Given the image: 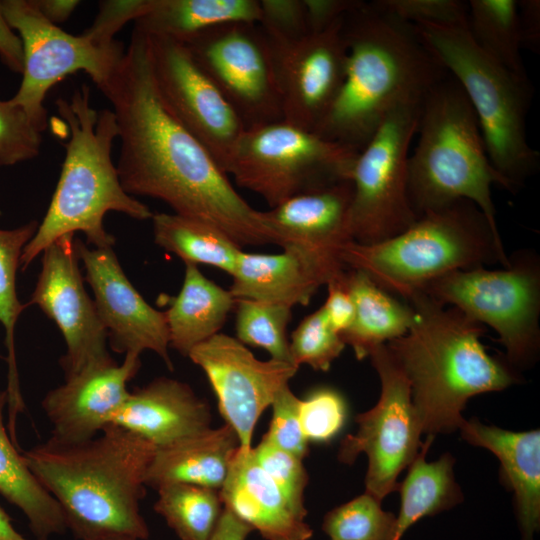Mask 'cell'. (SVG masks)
<instances>
[{"label": "cell", "instance_id": "cell-9", "mask_svg": "<svg viewBox=\"0 0 540 540\" xmlns=\"http://www.w3.org/2000/svg\"><path fill=\"white\" fill-rule=\"evenodd\" d=\"M357 156L282 119L245 129L225 172L273 208L298 194L350 180Z\"/></svg>", "mask_w": 540, "mask_h": 540}, {"label": "cell", "instance_id": "cell-36", "mask_svg": "<svg viewBox=\"0 0 540 540\" xmlns=\"http://www.w3.org/2000/svg\"><path fill=\"white\" fill-rule=\"evenodd\" d=\"M235 308V338L238 341L244 345L264 349L271 359L294 364L291 360L287 337L292 307L278 303L238 299Z\"/></svg>", "mask_w": 540, "mask_h": 540}, {"label": "cell", "instance_id": "cell-21", "mask_svg": "<svg viewBox=\"0 0 540 540\" xmlns=\"http://www.w3.org/2000/svg\"><path fill=\"white\" fill-rule=\"evenodd\" d=\"M346 269L337 249L288 244L278 254L241 251L229 291L235 300L307 305L321 286Z\"/></svg>", "mask_w": 540, "mask_h": 540}, {"label": "cell", "instance_id": "cell-5", "mask_svg": "<svg viewBox=\"0 0 540 540\" xmlns=\"http://www.w3.org/2000/svg\"><path fill=\"white\" fill-rule=\"evenodd\" d=\"M56 108L69 132L65 158L50 205L32 239L23 249L20 265L25 270L36 256L63 235L85 234L95 248L115 243L103 225L109 211L136 220L151 219L148 206L125 192L112 146L118 138L116 118L111 109H95L86 84L76 88L70 98H58Z\"/></svg>", "mask_w": 540, "mask_h": 540}, {"label": "cell", "instance_id": "cell-6", "mask_svg": "<svg viewBox=\"0 0 540 540\" xmlns=\"http://www.w3.org/2000/svg\"><path fill=\"white\" fill-rule=\"evenodd\" d=\"M340 258L347 268L364 272L403 300L454 271L509 265L499 231L465 199L423 213L408 229L385 241L347 242Z\"/></svg>", "mask_w": 540, "mask_h": 540}, {"label": "cell", "instance_id": "cell-47", "mask_svg": "<svg viewBox=\"0 0 540 540\" xmlns=\"http://www.w3.org/2000/svg\"><path fill=\"white\" fill-rule=\"evenodd\" d=\"M357 0H305L309 31H321L342 18Z\"/></svg>", "mask_w": 540, "mask_h": 540}, {"label": "cell", "instance_id": "cell-7", "mask_svg": "<svg viewBox=\"0 0 540 540\" xmlns=\"http://www.w3.org/2000/svg\"><path fill=\"white\" fill-rule=\"evenodd\" d=\"M416 133L418 142L408 159V195L417 218L465 199L499 231L491 187L511 188L493 167L475 112L449 74L425 96Z\"/></svg>", "mask_w": 540, "mask_h": 540}, {"label": "cell", "instance_id": "cell-43", "mask_svg": "<svg viewBox=\"0 0 540 540\" xmlns=\"http://www.w3.org/2000/svg\"><path fill=\"white\" fill-rule=\"evenodd\" d=\"M299 401L288 384L282 387L271 404L272 418L263 437L273 445L304 459L309 451V441L300 425Z\"/></svg>", "mask_w": 540, "mask_h": 540}, {"label": "cell", "instance_id": "cell-50", "mask_svg": "<svg viewBox=\"0 0 540 540\" xmlns=\"http://www.w3.org/2000/svg\"><path fill=\"white\" fill-rule=\"evenodd\" d=\"M254 530L231 511L223 508L217 526L209 540H246Z\"/></svg>", "mask_w": 540, "mask_h": 540}, {"label": "cell", "instance_id": "cell-46", "mask_svg": "<svg viewBox=\"0 0 540 540\" xmlns=\"http://www.w3.org/2000/svg\"><path fill=\"white\" fill-rule=\"evenodd\" d=\"M347 270L330 281L326 286L328 295L321 306L330 327L341 335L354 318V303L348 290Z\"/></svg>", "mask_w": 540, "mask_h": 540}, {"label": "cell", "instance_id": "cell-41", "mask_svg": "<svg viewBox=\"0 0 540 540\" xmlns=\"http://www.w3.org/2000/svg\"><path fill=\"white\" fill-rule=\"evenodd\" d=\"M346 404L335 390L322 388L299 401V420L308 441L327 442L342 429Z\"/></svg>", "mask_w": 540, "mask_h": 540}, {"label": "cell", "instance_id": "cell-22", "mask_svg": "<svg viewBox=\"0 0 540 540\" xmlns=\"http://www.w3.org/2000/svg\"><path fill=\"white\" fill-rule=\"evenodd\" d=\"M211 408L182 381L158 377L129 395L111 425L164 447L211 428Z\"/></svg>", "mask_w": 540, "mask_h": 540}, {"label": "cell", "instance_id": "cell-19", "mask_svg": "<svg viewBox=\"0 0 540 540\" xmlns=\"http://www.w3.org/2000/svg\"><path fill=\"white\" fill-rule=\"evenodd\" d=\"M77 251L85 280L113 351L141 355L156 353L173 370L169 330L164 311L149 305L128 280L112 247L88 248L79 239Z\"/></svg>", "mask_w": 540, "mask_h": 540}, {"label": "cell", "instance_id": "cell-40", "mask_svg": "<svg viewBox=\"0 0 540 540\" xmlns=\"http://www.w3.org/2000/svg\"><path fill=\"white\" fill-rule=\"evenodd\" d=\"M42 131L27 112L11 99H0V167L37 157Z\"/></svg>", "mask_w": 540, "mask_h": 540}, {"label": "cell", "instance_id": "cell-37", "mask_svg": "<svg viewBox=\"0 0 540 540\" xmlns=\"http://www.w3.org/2000/svg\"><path fill=\"white\" fill-rule=\"evenodd\" d=\"M322 530L330 540H395L396 516L364 492L327 512Z\"/></svg>", "mask_w": 540, "mask_h": 540}, {"label": "cell", "instance_id": "cell-2", "mask_svg": "<svg viewBox=\"0 0 540 540\" xmlns=\"http://www.w3.org/2000/svg\"><path fill=\"white\" fill-rule=\"evenodd\" d=\"M156 447L116 425L76 443L48 438L23 457L76 540H148L141 513Z\"/></svg>", "mask_w": 540, "mask_h": 540}, {"label": "cell", "instance_id": "cell-28", "mask_svg": "<svg viewBox=\"0 0 540 540\" xmlns=\"http://www.w3.org/2000/svg\"><path fill=\"white\" fill-rule=\"evenodd\" d=\"M347 285L354 303V318L340 336L358 360L408 332L415 319L410 304L385 291L360 270L348 268Z\"/></svg>", "mask_w": 540, "mask_h": 540}, {"label": "cell", "instance_id": "cell-8", "mask_svg": "<svg viewBox=\"0 0 540 540\" xmlns=\"http://www.w3.org/2000/svg\"><path fill=\"white\" fill-rule=\"evenodd\" d=\"M430 54L466 94L478 121L488 157L511 192L537 173L539 153L530 146L526 116L529 81L514 76L485 54L465 26L411 25Z\"/></svg>", "mask_w": 540, "mask_h": 540}, {"label": "cell", "instance_id": "cell-38", "mask_svg": "<svg viewBox=\"0 0 540 540\" xmlns=\"http://www.w3.org/2000/svg\"><path fill=\"white\" fill-rule=\"evenodd\" d=\"M341 336L328 324L319 307L307 315L291 334L289 351L298 367L309 365L317 371H328L345 348Z\"/></svg>", "mask_w": 540, "mask_h": 540}, {"label": "cell", "instance_id": "cell-31", "mask_svg": "<svg viewBox=\"0 0 540 540\" xmlns=\"http://www.w3.org/2000/svg\"><path fill=\"white\" fill-rule=\"evenodd\" d=\"M435 436L428 435L419 454L409 466L406 478L400 483V510L396 517L395 540L424 516H432L451 509L463 500L456 483L450 453L433 462L426 461V453Z\"/></svg>", "mask_w": 540, "mask_h": 540}, {"label": "cell", "instance_id": "cell-10", "mask_svg": "<svg viewBox=\"0 0 540 540\" xmlns=\"http://www.w3.org/2000/svg\"><path fill=\"white\" fill-rule=\"evenodd\" d=\"M420 291L493 328L510 363L526 365L536 357L540 345V260L535 252L514 253L502 269L482 266L448 273Z\"/></svg>", "mask_w": 540, "mask_h": 540}, {"label": "cell", "instance_id": "cell-51", "mask_svg": "<svg viewBox=\"0 0 540 540\" xmlns=\"http://www.w3.org/2000/svg\"><path fill=\"white\" fill-rule=\"evenodd\" d=\"M40 14L54 25L64 23L74 12L77 0H34Z\"/></svg>", "mask_w": 540, "mask_h": 540}, {"label": "cell", "instance_id": "cell-39", "mask_svg": "<svg viewBox=\"0 0 540 540\" xmlns=\"http://www.w3.org/2000/svg\"><path fill=\"white\" fill-rule=\"evenodd\" d=\"M252 453L257 464L270 477L294 512L305 519V489L309 481L303 459L287 452L262 437Z\"/></svg>", "mask_w": 540, "mask_h": 540}, {"label": "cell", "instance_id": "cell-29", "mask_svg": "<svg viewBox=\"0 0 540 540\" xmlns=\"http://www.w3.org/2000/svg\"><path fill=\"white\" fill-rule=\"evenodd\" d=\"M7 390L0 391V494L27 519L35 540H49L67 531L61 508L29 469L4 426Z\"/></svg>", "mask_w": 540, "mask_h": 540}, {"label": "cell", "instance_id": "cell-3", "mask_svg": "<svg viewBox=\"0 0 540 540\" xmlns=\"http://www.w3.org/2000/svg\"><path fill=\"white\" fill-rule=\"evenodd\" d=\"M343 34L344 80L314 132L359 153L395 108L422 102L448 73L410 24L372 3L357 0L344 17Z\"/></svg>", "mask_w": 540, "mask_h": 540}, {"label": "cell", "instance_id": "cell-42", "mask_svg": "<svg viewBox=\"0 0 540 540\" xmlns=\"http://www.w3.org/2000/svg\"><path fill=\"white\" fill-rule=\"evenodd\" d=\"M379 11L410 24L467 25V2L460 0H377Z\"/></svg>", "mask_w": 540, "mask_h": 540}, {"label": "cell", "instance_id": "cell-20", "mask_svg": "<svg viewBox=\"0 0 540 540\" xmlns=\"http://www.w3.org/2000/svg\"><path fill=\"white\" fill-rule=\"evenodd\" d=\"M140 367V356L127 353L121 364L112 358L91 365L47 392L41 405L52 427L51 438L81 442L111 425L129 395L128 382Z\"/></svg>", "mask_w": 540, "mask_h": 540}, {"label": "cell", "instance_id": "cell-16", "mask_svg": "<svg viewBox=\"0 0 540 540\" xmlns=\"http://www.w3.org/2000/svg\"><path fill=\"white\" fill-rule=\"evenodd\" d=\"M76 242L69 233L43 251L41 272L28 303L53 320L64 337L66 352L60 366L65 378L112 359L106 330L84 288Z\"/></svg>", "mask_w": 540, "mask_h": 540}, {"label": "cell", "instance_id": "cell-17", "mask_svg": "<svg viewBox=\"0 0 540 540\" xmlns=\"http://www.w3.org/2000/svg\"><path fill=\"white\" fill-rule=\"evenodd\" d=\"M187 357L204 371L219 411L242 448L252 447L258 419L299 368L274 359L259 360L246 345L223 333L195 346Z\"/></svg>", "mask_w": 540, "mask_h": 540}, {"label": "cell", "instance_id": "cell-34", "mask_svg": "<svg viewBox=\"0 0 540 540\" xmlns=\"http://www.w3.org/2000/svg\"><path fill=\"white\" fill-rule=\"evenodd\" d=\"M39 223L32 220L15 229H0V323L5 330L8 350V428L15 431L16 416L24 409L15 361L14 331L16 322L27 305H22L16 292V272L26 244L32 239Z\"/></svg>", "mask_w": 540, "mask_h": 540}, {"label": "cell", "instance_id": "cell-13", "mask_svg": "<svg viewBox=\"0 0 540 540\" xmlns=\"http://www.w3.org/2000/svg\"><path fill=\"white\" fill-rule=\"evenodd\" d=\"M369 357L380 378V398L373 408L356 416L357 432L342 440L338 460L353 464L365 453V492L382 501L398 490L399 474L421 450L423 431L410 384L386 344L373 349Z\"/></svg>", "mask_w": 540, "mask_h": 540}, {"label": "cell", "instance_id": "cell-11", "mask_svg": "<svg viewBox=\"0 0 540 540\" xmlns=\"http://www.w3.org/2000/svg\"><path fill=\"white\" fill-rule=\"evenodd\" d=\"M422 102L395 108L358 153L350 180L351 233L359 244L390 239L417 220L408 195V159Z\"/></svg>", "mask_w": 540, "mask_h": 540}, {"label": "cell", "instance_id": "cell-44", "mask_svg": "<svg viewBox=\"0 0 540 540\" xmlns=\"http://www.w3.org/2000/svg\"><path fill=\"white\" fill-rule=\"evenodd\" d=\"M259 25L270 38L292 37L308 32L305 0H260Z\"/></svg>", "mask_w": 540, "mask_h": 540}, {"label": "cell", "instance_id": "cell-4", "mask_svg": "<svg viewBox=\"0 0 540 540\" xmlns=\"http://www.w3.org/2000/svg\"><path fill=\"white\" fill-rule=\"evenodd\" d=\"M404 301L414 310V322L386 346L410 384L423 433H450L464 421L471 397L504 390L518 378L486 351L480 341L484 325L421 291Z\"/></svg>", "mask_w": 540, "mask_h": 540}, {"label": "cell", "instance_id": "cell-18", "mask_svg": "<svg viewBox=\"0 0 540 540\" xmlns=\"http://www.w3.org/2000/svg\"><path fill=\"white\" fill-rule=\"evenodd\" d=\"M345 15L321 31L283 38L266 35L275 58L284 120L314 132L332 106L345 76Z\"/></svg>", "mask_w": 540, "mask_h": 540}, {"label": "cell", "instance_id": "cell-45", "mask_svg": "<svg viewBox=\"0 0 540 540\" xmlns=\"http://www.w3.org/2000/svg\"><path fill=\"white\" fill-rule=\"evenodd\" d=\"M148 0H106L99 3V11L92 26L85 32L94 39L111 43L115 34L129 21H136L144 13Z\"/></svg>", "mask_w": 540, "mask_h": 540}, {"label": "cell", "instance_id": "cell-25", "mask_svg": "<svg viewBox=\"0 0 540 540\" xmlns=\"http://www.w3.org/2000/svg\"><path fill=\"white\" fill-rule=\"evenodd\" d=\"M352 197V182L345 180L298 194L263 211V215L282 237L284 246L293 244L339 250L353 241Z\"/></svg>", "mask_w": 540, "mask_h": 540}, {"label": "cell", "instance_id": "cell-12", "mask_svg": "<svg viewBox=\"0 0 540 540\" xmlns=\"http://www.w3.org/2000/svg\"><path fill=\"white\" fill-rule=\"evenodd\" d=\"M3 14L21 39L22 81L11 100L20 105L44 132L49 90L66 76L85 72L99 87L112 73L125 50L118 41L105 43L88 33L73 35L46 20L34 0H3Z\"/></svg>", "mask_w": 540, "mask_h": 540}, {"label": "cell", "instance_id": "cell-52", "mask_svg": "<svg viewBox=\"0 0 540 540\" xmlns=\"http://www.w3.org/2000/svg\"><path fill=\"white\" fill-rule=\"evenodd\" d=\"M0 540H30L19 533L12 524L11 518L0 506Z\"/></svg>", "mask_w": 540, "mask_h": 540}, {"label": "cell", "instance_id": "cell-26", "mask_svg": "<svg viewBox=\"0 0 540 540\" xmlns=\"http://www.w3.org/2000/svg\"><path fill=\"white\" fill-rule=\"evenodd\" d=\"M239 446L236 432L225 423L156 448L146 486L157 490L167 484L189 483L219 490Z\"/></svg>", "mask_w": 540, "mask_h": 540}, {"label": "cell", "instance_id": "cell-1", "mask_svg": "<svg viewBox=\"0 0 540 540\" xmlns=\"http://www.w3.org/2000/svg\"><path fill=\"white\" fill-rule=\"evenodd\" d=\"M98 89L116 118V167L126 193L162 200L175 214L212 224L240 248L283 247L263 211L241 197L208 149L162 100L143 32L134 29L121 60Z\"/></svg>", "mask_w": 540, "mask_h": 540}, {"label": "cell", "instance_id": "cell-33", "mask_svg": "<svg viewBox=\"0 0 540 540\" xmlns=\"http://www.w3.org/2000/svg\"><path fill=\"white\" fill-rule=\"evenodd\" d=\"M467 30L491 59L521 80L529 81L521 49L518 0H470Z\"/></svg>", "mask_w": 540, "mask_h": 540}, {"label": "cell", "instance_id": "cell-35", "mask_svg": "<svg viewBox=\"0 0 540 540\" xmlns=\"http://www.w3.org/2000/svg\"><path fill=\"white\" fill-rule=\"evenodd\" d=\"M154 511L179 540H209L223 512L219 490L189 483L157 489Z\"/></svg>", "mask_w": 540, "mask_h": 540}, {"label": "cell", "instance_id": "cell-27", "mask_svg": "<svg viewBox=\"0 0 540 540\" xmlns=\"http://www.w3.org/2000/svg\"><path fill=\"white\" fill-rule=\"evenodd\" d=\"M185 265L181 290L168 297L164 313L170 347L187 357L195 346L219 333L236 300L229 290L205 277L197 265Z\"/></svg>", "mask_w": 540, "mask_h": 540}, {"label": "cell", "instance_id": "cell-32", "mask_svg": "<svg viewBox=\"0 0 540 540\" xmlns=\"http://www.w3.org/2000/svg\"><path fill=\"white\" fill-rule=\"evenodd\" d=\"M155 243L185 264H204L233 274L242 249L223 231L207 222L178 214H153Z\"/></svg>", "mask_w": 540, "mask_h": 540}, {"label": "cell", "instance_id": "cell-14", "mask_svg": "<svg viewBox=\"0 0 540 540\" xmlns=\"http://www.w3.org/2000/svg\"><path fill=\"white\" fill-rule=\"evenodd\" d=\"M182 43L233 107L245 129L283 119L274 54L258 23L220 24Z\"/></svg>", "mask_w": 540, "mask_h": 540}, {"label": "cell", "instance_id": "cell-24", "mask_svg": "<svg viewBox=\"0 0 540 540\" xmlns=\"http://www.w3.org/2000/svg\"><path fill=\"white\" fill-rule=\"evenodd\" d=\"M471 445L491 451L500 461L501 479L514 494L522 540H533L540 527V432H514L485 425L477 419L459 427Z\"/></svg>", "mask_w": 540, "mask_h": 540}, {"label": "cell", "instance_id": "cell-49", "mask_svg": "<svg viewBox=\"0 0 540 540\" xmlns=\"http://www.w3.org/2000/svg\"><path fill=\"white\" fill-rule=\"evenodd\" d=\"M518 12L523 48L539 51L540 45V1L519 0Z\"/></svg>", "mask_w": 540, "mask_h": 540}, {"label": "cell", "instance_id": "cell-48", "mask_svg": "<svg viewBox=\"0 0 540 540\" xmlns=\"http://www.w3.org/2000/svg\"><path fill=\"white\" fill-rule=\"evenodd\" d=\"M0 59L15 73L23 72L24 55L22 42L18 34L8 24L0 1Z\"/></svg>", "mask_w": 540, "mask_h": 540}, {"label": "cell", "instance_id": "cell-23", "mask_svg": "<svg viewBox=\"0 0 540 540\" xmlns=\"http://www.w3.org/2000/svg\"><path fill=\"white\" fill-rule=\"evenodd\" d=\"M223 507L265 540H309L313 529L299 517L257 464L252 447L239 446L219 489Z\"/></svg>", "mask_w": 540, "mask_h": 540}, {"label": "cell", "instance_id": "cell-15", "mask_svg": "<svg viewBox=\"0 0 540 540\" xmlns=\"http://www.w3.org/2000/svg\"><path fill=\"white\" fill-rule=\"evenodd\" d=\"M145 35L153 79L162 100L225 172L245 131L243 122L184 43Z\"/></svg>", "mask_w": 540, "mask_h": 540}, {"label": "cell", "instance_id": "cell-30", "mask_svg": "<svg viewBox=\"0 0 540 540\" xmlns=\"http://www.w3.org/2000/svg\"><path fill=\"white\" fill-rule=\"evenodd\" d=\"M260 18L259 0H148L134 29L185 42L213 26L259 23Z\"/></svg>", "mask_w": 540, "mask_h": 540}]
</instances>
